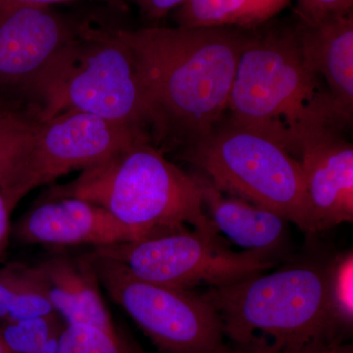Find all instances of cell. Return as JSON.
Instances as JSON below:
<instances>
[{"label":"cell","mask_w":353,"mask_h":353,"mask_svg":"<svg viewBox=\"0 0 353 353\" xmlns=\"http://www.w3.org/2000/svg\"><path fill=\"white\" fill-rule=\"evenodd\" d=\"M114 32L134 57L155 148L185 152L222 123L246 37L181 26Z\"/></svg>","instance_id":"cell-1"},{"label":"cell","mask_w":353,"mask_h":353,"mask_svg":"<svg viewBox=\"0 0 353 353\" xmlns=\"http://www.w3.org/2000/svg\"><path fill=\"white\" fill-rule=\"evenodd\" d=\"M330 259H299L272 273L208 288L228 353H333L348 336L328 296Z\"/></svg>","instance_id":"cell-2"},{"label":"cell","mask_w":353,"mask_h":353,"mask_svg":"<svg viewBox=\"0 0 353 353\" xmlns=\"http://www.w3.org/2000/svg\"><path fill=\"white\" fill-rule=\"evenodd\" d=\"M227 111L228 122L273 139L299 160L315 132L345 128L326 83L304 61L296 31L246 38Z\"/></svg>","instance_id":"cell-3"},{"label":"cell","mask_w":353,"mask_h":353,"mask_svg":"<svg viewBox=\"0 0 353 353\" xmlns=\"http://www.w3.org/2000/svg\"><path fill=\"white\" fill-rule=\"evenodd\" d=\"M76 197L106 209L143 238L182 226L220 234L205 213L194 173L169 161L150 141L115 153L51 188L43 199Z\"/></svg>","instance_id":"cell-4"},{"label":"cell","mask_w":353,"mask_h":353,"mask_svg":"<svg viewBox=\"0 0 353 353\" xmlns=\"http://www.w3.org/2000/svg\"><path fill=\"white\" fill-rule=\"evenodd\" d=\"M25 92L39 101L37 118L41 122L66 111H81L122 123L148 137L134 57L113 29L81 24L75 38Z\"/></svg>","instance_id":"cell-5"},{"label":"cell","mask_w":353,"mask_h":353,"mask_svg":"<svg viewBox=\"0 0 353 353\" xmlns=\"http://www.w3.org/2000/svg\"><path fill=\"white\" fill-rule=\"evenodd\" d=\"M181 157L225 194L277 213L308 236L317 234L301 162L273 139L227 122Z\"/></svg>","instance_id":"cell-6"},{"label":"cell","mask_w":353,"mask_h":353,"mask_svg":"<svg viewBox=\"0 0 353 353\" xmlns=\"http://www.w3.org/2000/svg\"><path fill=\"white\" fill-rule=\"evenodd\" d=\"M92 253L119 262L141 280L182 290L232 284L279 263L266 253L234 252L220 234L203 233L190 226L94 248Z\"/></svg>","instance_id":"cell-7"},{"label":"cell","mask_w":353,"mask_h":353,"mask_svg":"<svg viewBox=\"0 0 353 353\" xmlns=\"http://www.w3.org/2000/svg\"><path fill=\"white\" fill-rule=\"evenodd\" d=\"M101 285L164 353H228L222 325L202 294L141 280L115 260L87 253Z\"/></svg>","instance_id":"cell-8"},{"label":"cell","mask_w":353,"mask_h":353,"mask_svg":"<svg viewBox=\"0 0 353 353\" xmlns=\"http://www.w3.org/2000/svg\"><path fill=\"white\" fill-rule=\"evenodd\" d=\"M139 141L150 139L116 121L66 111L39 121L22 161L6 185L20 202L32 190L70 172L90 168Z\"/></svg>","instance_id":"cell-9"},{"label":"cell","mask_w":353,"mask_h":353,"mask_svg":"<svg viewBox=\"0 0 353 353\" xmlns=\"http://www.w3.org/2000/svg\"><path fill=\"white\" fill-rule=\"evenodd\" d=\"M79 27L51 6L0 7V87L26 92Z\"/></svg>","instance_id":"cell-10"},{"label":"cell","mask_w":353,"mask_h":353,"mask_svg":"<svg viewBox=\"0 0 353 353\" xmlns=\"http://www.w3.org/2000/svg\"><path fill=\"white\" fill-rule=\"evenodd\" d=\"M24 245H92L105 248L143 236L101 206L76 199H43L12 227Z\"/></svg>","instance_id":"cell-11"},{"label":"cell","mask_w":353,"mask_h":353,"mask_svg":"<svg viewBox=\"0 0 353 353\" xmlns=\"http://www.w3.org/2000/svg\"><path fill=\"white\" fill-rule=\"evenodd\" d=\"M341 131L315 132L299 155L317 233L353 221V146Z\"/></svg>","instance_id":"cell-12"},{"label":"cell","mask_w":353,"mask_h":353,"mask_svg":"<svg viewBox=\"0 0 353 353\" xmlns=\"http://www.w3.org/2000/svg\"><path fill=\"white\" fill-rule=\"evenodd\" d=\"M304 61L326 83L343 126L353 112V15L334 14L296 30Z\"/></svg>","instance_id":"cell-13"},{"label":"cell","mask_w":353,"mask_h":353,"mask_svg":"<svg viewBox=\"0 0 353 353\" xmlns=\"http://www.w3.org/2000/svg\"><path fill=\"white\" fill-rule=\"evenodd\" d=\"M55 313L65 325H90L119 334L101 294L92 262L83 256L50 257L36 265Z\"/></svg>","instance_id":"cell-14"},{"label":"cell","mask_w":353,"mask_h":353,"mask_svg":"<svg viewBox=\"0 0 353 353\" xmlns=\"http://www.w3.org/2000/svg\"><path fill=\"white\" fill-rule=\"evenodd\" d=\"M196 175L204 210L218 233L248 250L266 253L275 259L287 245L289 221L269 209L225 194L199 172Z\"/></svg>","instance_id":"cell-15"},{"label":"cell","mask_w":353,"mask_h":353,"mask_svg":"<svg viewBox=\"0 0 353 353\" xmlns=\"http://www.w3.org/2000/svg\"><path fill=\"white\" fill-rule=\"evenodd\" d=\"M292 0H187L176 8L181 27L250 28L263 24L289 6Z\"/></svg>","instance_id":"cell-16"},{"label":"cell","mask_w":353,"mask_h":353,"mask_svg":"<svg viewBox=\"0 0 353 353\" xmlns=\"http://www.w3.org/2000/svg\"><path fill=\"white\" fill-rule=\"evenodd\" d=\"M54 312L36 265L0 264V324Z\"/></svg>","instance_id":"cell-17"},{"label":"cell","mask_w":353,"mask_h":353,"mask_svg":"<svg viewBox=\"0 0 353 353\" xmlns=\"http://www.w3.org/2000/svg\"><path fill=\"white\" fill-rule=\"evenodd\" d=\"M39 124L37 116L13 109L0 117V185L17 170Z\"/></svg>","instance_id":"cell-18"},{"label":"cell","mask_w":353,"mask_h":353,"mask_svg":"<svg viewBox=\"0 0 353 353\" xmlns=\"http://www.w3.org/2000/svg\"><path fill=\"white\" fill-rule=\"evenodd\" d=\"M58 353H143L123 339L90 325H65L58 341Z\"/></svg>","instance_id":"cell-19"},{"label":"cell","mask_w":353,"mask_h":353,"mask_svg":"<svg viewBox=\"0 0 353 353\" xmlns=\"http://www.w3.org/2000/svg\"><path fill=\"white\" fill-rule=\"evenodd\" d=\"M65 325L57 313L0 324V334L12 353H34Z\"/></svg>","instance_id":"cell-20"},{"label":"cell","mask_w":353,"mask_h":353,"mask_svg":"<svg viewBox=\"0 0 353 353\" xmlns=\"http://www.w3.org/2000/svg\"><path fill=\"white\" fill-rule=\"evenodd\" d=\"M328 296L334 317L348 334L353 326V252L339 253L328 265Z\"/></svg>","instance_id":"cell-21"},{"label":"cell","mask_w":353,"mask_h":353,"mask_svg":"<svg viewBox=\"0 0 353 353\" xmlns=\"http://www.w3.org/2000/svg\"><path fill=\"white\" fill-rule=\"evenodd\" d=\"M19 202L11 194L6 183L0 185V264L6 262L7 248L10 241L11 215Z\"/></svg>","instance_id":"cell-22"},{"label":"cell","mask_w":353,"mask_h":353,"mask_svg":"<svg viewBox=\"0 0 353 353\" xmlns=\"http://www.w3.org/2000/svg\"><path fill=\"white\" fill-rule=\"evenodd\" d=\"M185 1L187 0H146L139 8L148 19L158 20L183 6Z\"/></svg>","instance_id":"cell-23"},{"label":"cell","mask_w":353,"mask_h":353,"mask_svg":"<svg viewBox=\"0 0 353 353\" xmlns=\"http://www.w3.org/2000/svg\"><path fill=\"white\" fill-rule=\"evenodd\" d=\"M71 1H77V0H0V7L22 6H51L53 4ZM97 1L104 2V3H108L109 6L120 7V8L124 6L123 0H97Z\"/></svg>","instance_id":"cell-24"},{"label":"cell","mask_w":353,"mask_h":353,"mask_svg":"<svg viewBox=\"0 0 353 353\" xmlns=\"http://www.w3.org/2000/svg\"><path fill=\"white\" fill-rule=\"evenodd\" d=\"M60 333L61 332L51 336L50 340L46 341L43 347L34 353H58V341H59Z\"/></svg>","instance_id":"cell-25"},{"label":"cell","mask_w":353,"mask_h":353,"mask_svg":"<svg viewBox=\"0 0 353 353\" xmlns=\"http://www.w3.org/2000/svg\"><path fill=\"white\" fill-rule=\"evenodd\" d=\"M297 4H299V11L301 18L305 20L310 12L311 0H297Z\"/></svg>","instance_id":"cell-26"},{"label":"cell","mask_w":353,"mask_h":353,"mask_svg":"<svg viewBox=\"0 0 353 353\" xmlns=\"http://www.w3.org/2000/svg\"><path fill=\"white\" fill-rule=\"evenodd\" d=\"M333 353H353V348L352 345H340Z\"/></svg>","instance_id":"cell-27"},{"label":"cell","mask_w":353,"mask_h":353,"mask_svg":"<svg viewBox=\"0 0 353 353\" xmlns=\"http://www.w3.org/2000/svg\"><path fill=\"white\" fill-rule=\"evenodd\" d=\"M0 353H12L7 347L6 341L2 339L1 334H0Z\"/></svg>","instance_id":"cell-28"},{"label":"cell","mask_w":353,"mask_h":353,"mask_svg":"<svg viewBox=\"0 0 353 353\" xmlns=\"http://www.w3.org/2000/svg\"><path fill=\"white\" fill-rule=\"evenodd\" d=\"M10 110V108H6V105H3V104H2L1 102H0V117H1V116H3L4 114L9 112V111Z\"/></svg>","instance_id":"cell-29"},{"label":"cell","mask_w":353,"mask_h":353,"mask_svg":"<svg viewBox=\"0 0 353 353\" xmlns=\"http://www.w3.org/2000/svg\"><path fill=\"white\" fill-rule=\"evenodd\" d=\"M132 1L134 2V3L137 4V6H141V4L143 3H145V2L146 1V0H132Z\"/></svg>","instance_id":"cell-30"}]
</instances>
